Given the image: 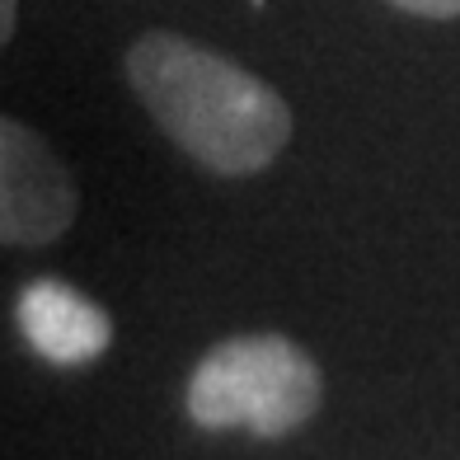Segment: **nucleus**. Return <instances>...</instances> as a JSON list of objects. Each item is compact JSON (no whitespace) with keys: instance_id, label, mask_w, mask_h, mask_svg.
<instances>
[{"instance_id":"obj_1","label":"nucleus","mask_w":460,"mask_h":460,"mask_svg":"<svg viewBox=\"0 0 460 460\" xmlns=\"http://www.w3.org/2000/svg\"><path fill=\"white\" fill-rule=\"evenodd\" d=\"M128 80L160 132L212 174H259L291 141V109L268 80L183 33H141Z\"/></svg>"},{"instance_id":"obj_2","label":"nucleus","mask_w":460,"mask_h":460,"mask_svg":"<svg viewBox=\"0 0 460 460\" xmlns=\"http://www.w3.org/2000/svg\"><path fill=\"white\" fill-rule=\"evenodd\" d=\"M324 376L315 358L282 333H240L217 343L193 367L188 418L198 428H249L259 437H287L315 418Z\"/></svg>"},{"instance_id":"obj_3","label":"nucleus","mask_w":460,"mask_h":460,"mask_svg":"<svg viewBox=\"0 0 460 460\" xmlns=\"http://www.w3.org/2000/svg\"><path fill=\"white\" fill-rule=\"evenodd\" d=\"M75 183L48 141L24 122H0V235L5 244H48L75 221Z\"/></svg>"},{"instance_id":"obj_4","label":"nucleus","mask_w":460,"mask_h":460,"mask_svg":"<svg viewBox=\"0 0 460 460\" xmlns=\"http://www.w3.org/2000/svg\"><path fill=\"white\" fill-rule=\"evenodd\" d=\"M19 329H24V339L57 367L94 362L113 339L109 310L94 305L90 296H80L75 287L57 282V278L24 287V296H19Z\"/></svg>"},{"instance_id":"obj_5","label":"nucleus","mask_w":460,"mask_h":460,"mask_svg":"<svg viewBox=\"0 0 460 460\" xmlns=\"http://www.w3.org/2000/svg\"><path fill=\"white\" fill-rule=\"evenodd\" d=\"M409 14H428V19H456L460 14V0H390Z\"/></svg>"},{"instance_id":"obj_6","label":"nucleus","mask_w":460,"mask_h":460,"mask_svg":"<svg viewBox=\"0 0 460 460\" xmlns=\"http://www.w3.org/2000/svg\"><path fill=\"white\" fill-rule=\"evenodd\" d=\"M10 33H14V0H0V38L10 43Z\"/></svg>"}]
</instances>
